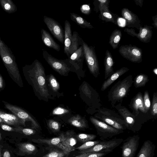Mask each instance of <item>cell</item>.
Returning a JSON list of instances; mask_svg holds the SVG:
<instances>
[{
	"mask_svg": "<svg viewBox=\"0 0 157 157\" xmlns=\"http://www.w3.org/2000/svg\"><path fill=\"white\" fill-rule=\"evenodd\" d=\"M64 139V133H62L58 137L49 139H33L32 141L36 143L44 144L50 146H54L61 149L68 154L71 151L67 147L63 145L62 143Z\"/></svg>",
	"mask_w": 157,
	"mask_h": 157,
	"instance_id": "16",
	"label": "cell"
},
{
	"mask_svg": "<svg viewBox=\"0 0 157 157\" xmlns=\"http://www.w3.org/2000/svg\"><path fill=\"white\" fill-rule=\"evenodd\" d=\"M101 140L92 141L86 142L83 143L81 146L76 148L75 149L80 151L86 150L89 148L100 143Z\"/></svg>",
	"mask_w": 157,
	"mask_h": 157,
	"instance_id": "39",
	"label": "cell"
},
{
	"mask_svg": "<svg viewBox=\"0 0 157 157\" xmlns=\"http://www.w3.org/2000/svg\"><path fill=\"white\" fill-rule=\"evenodd\" d=\"M3 157H10V153L8 151H5L3 154Z\"/></svg>",
	"mask_w": 157,
	"mask_h": 157,
	"instance_id": "47",
	"label": "cell"
},
{
	"mask_svg": "<svg viewBox=\"0 0 157 157\" xmlns=\"http://www.w3.org/2000/svg\"><path fill=\"white\" fill-rule=\"evenodd\" d=\"M134 1L137 5L139 6L142 7L143 0H134Z\"/></svg>",
	"mask_w": 157,
	"mask_h": 157,
	"instance_id": "46",
	"label": "cell"
},
{
	"mask_svg": "<svg viewBox=\"0 0 157 157\" xmlns=\"http://www.w3.org/2000/svg\"><path fill=\"white\" fill-rule=\"evenodd\" d=\"M82 39L78 33H72L71 25L67 20L64 22V52L69 57L82 45Z\"/></svg>",
	"mask_w": 157,
	"mask_h": 157,
	"instance_id": "4",
	"label": "cell"
},
{
	"mask_svg": "<svg viewBox=\"0 0 157 157\" xmlns=\"http://www.w3.org/2000/svg\"><path fill=\"white\" fill-rule=\"evenodd\" d=\"M44 21L52 34L59 42L64 43V31L61 25L54 19L44 16Z\"/></svg>",
	"mask_w": 157,
	"mask_h": 157,
	"instance_id": "12",
	"label": "cell"
},
{
	"mask_svg": "<svg viewBox=\"0 0 157 157\" xmlns=\"http://www.w3.org/2000/svg\"><path fill=\"white\" fill-rule=\"evenodd\" d=\"M149 81L148 76L147 75L140 74L136 77L133 82L135 87L138 88L144 86Z\"/></svg>",
	"mask_w": 157,
	"mask_h": 157,
	"instance_id": "31",
	"label": "cell"
},
{
	"mask_svg": "<svg viewBox=\"0 0 157 157\" xmlns=\"http://www.w3.org/2000/svg\"><path fill=\"white\" fill-rule=\"evenodd\" d=\"M68 58L70 63L74 66L75 69H82L84 59L82 45L80 46L76 51Z\"/></svg>",
	"mask_w": 157,
	"mask_h": 157,
	"instance_id": "19",
	"label": "cell"
},
{
	"mask_svg": "<svg viewBox=\"0 0 157 157\" xmlns=\"http://www.w3.org/2000/svg\"><path fill=\"white\" fill-rule=\"evenodd\" d=\"M75 138L79 141L84 143L87 142L92 141L97 137V136L93 134L80 133L75 136Z\"/></svg>",
	"mask_w": 157,
	"mask_h": 157,
	"instance_id": "33",
	"label": "cell"
},
{
	"mask_svg": "<svg viewBox=\"0 0 157 157\" xmlns=\"http://www.w3.org/2000/svg\"><path fill=\"white\" fill-rule=\"evenodd\" d=\"M29 77L36 94L40 99L48 100L50 95L47 86L45 70L38 60L35 61Z\"/></svg>",
	"mask_w": 157,
	"mask_h": 157,
	"instance_id": "1",
	"label": "cell"
},
{
	"mask_svg": "<svg viewBox=\"0 0 157 157\" xmlns=\"http://www.w3.org/2000/svg\"><path fill=\"white\" fill-rule=\"evenodd\" d=\"M90 120L95 127L97 134L101 140H105L124 132L100 121L94 117H90Z\"/></svg>",
	"mask_w": 157,
	"mask_h": 157,
	"instance_id": "6",
	"label": "cell"
},
{
	"mask_svg": "<svg viewBox=\"0 0 157 157\" xmlns=\"http://www.w3.org/2000/svg\"><path fill=\"white\" fill-rule=\"evenodd\" d=\"M151 115L154 116L157 115V92H154L153 95L152 104L150 107Z\"/></svg>",
	"mask_w": 157,
	"mask_h": 157,
	"instance_id": "37",
	"label": "cell"
},
{
	"mask_svg": "<svg viewBox=\"0 0 157 157\" xmlns=\"http://www.w3.org/2000/svg\"><path fill=\"white\" fill-rule=\"evenodd\" d=\"M69 112V111L64 108L58 107L55 108L53 111V115H59L64 114Z\"/></svg>",
	"mask_w": 157,
	"mask_h": 157,
	"instance_id": "42",
	"label": "cell"
},
{
	"mask_svg": "<svg viewBox=\"0 0 157 157\" xmlns=\"http://www.w3.org/2000/svg\"><path fill=\"white\" fill-rule=\"evenodd\" d=\"M114 108L125 122L127 125V129L134 133L140 130L141 124L136 121V117L125 107L119 103L115 105Z\"/></svg>",
	"mask_w": 157,
	"mask_h": 157,
	"instance_id": "8",
	"label": "cell"
},
{
	"mask_svg": "<svg viewBox=\"0 0 157 157\" xmlns=\"http://www.w3.org/2000/svg\"><path fill=\"white\" fill-rule=\"evenodd\" d=\"M123 140L122 138L101 140L100 143L91 147L80 151L78 153L82 154L89 152H98L106 151H110L112 152L114 149L120 145Z\"/></svg>",
	"mask_w": 157,
	"mask_h": 157,
	"instance_id": "11",
	"label": "cell"
},
{
	"mask_svg": "<svg viewBox=\"0 0 157 157\" xmlns=\"http://www.w3.org/2000/svg\"><path fill=\"white\" fill-rule=\"evenodd\" d=\"M84 82L81 86V90L85 96L91 101L98 109L101 107V100L98 93L92 88L87 83Z\"/></svg>",
	"mask_w": 157,
	"mask_h": 157,
	"instance_id": "15",
	"label": "cell"
},
{
	"mask_svg": "<svg viewBox=\"0 0 157 157\" xmlns=\"http://www.w3.org/2000/svg\"><path fill=\"white\" fill-rule=\"evenodd\" d=\"M138 135L130 136L123 140L121 147L122 157H135L139 145Z\"/></svg>",
	"mask_w": 157,
	"mask_h": 157,
	"instance_id": "10",
	"label": "cell"
},
{
	"mask_svg": "<svg viewBox=\"0 0 157 157\" xmlns=\"http://www.w3.org/2000/svg\"><path fill=\"white\" fill-rule=\"evenodd\" d=\"M109 6H105L99 8V18L106 22H111L115 25L117 24V17L109 10Z\"/></svg>",
	"mask_w": 157,
	"mask_h": 157,
	"instance_id": "25",
	"label": "cell"
},
{
	"mask_svg": "<svg viewBox=\"0 0 157 157\" xmlns=\"http://www.w3.org/2000/svg\"><path fill=\"white\" fill-rule=\"evenodd\" d=\"M114 64V62L112 54L107 50L105 52L104 60L105 79H106L114 72L113 68Z\"/></svg>",
	"mask_w": 157,
	"mask_h": 157,
	"instance_id": "24",
	"label": "cell"
},
{
	"mask_svg": "<svg viewBox=\"0 0 157 157\" xmlns=\"http://www.w3.org/2000/svg\"><path fill=\"white\" fill-rule=\"evenodd\" d=\"M3 122V121L2 119L0 117V123Z\"/></svg>",
	"mask_w": 157,
	"mask_h": 157,
	"instance_id": "51",
	"label": "cell"
},
{
	"mask_svg": "<svg viewBox=\"0 0 157 157\" xmlns=\"http://www.w3.org/2000/svg\"><path fill=\"white\" fill-rule=\"evenodd\" d=\"M111 152L110 151L98 152H89L80 154L75 157H103Z\"/></svg>",
	"mask_w": 157,
	"mask_h": 157,
	"instance_id": "34",
	"label": "cell"
},
{
	"mask_svg": "<svg viewBox=\"0 0 157 157\" xmlns=\"http://www.w3.org/2000/svg\"><path fill=\"white\" fill-rule=\"evenodd\" d=\"M0 126L3 130L11 132H17L16 128L12 127L6 124L1 123L0 124Z\"/></svg>",
	"mask_w": 157,
	"mask_h": 157,
	"instance_id": "43",
	"label": "cell"
},
{
	"mask_svg": "<svg viewBox=\"0 0 157 157\" xmlns=\"http://www.w3.org/2000/svg\"><path fill=\"white\" fill-rule=\"evenodd\" d=\"M155 145L149 140L145 141L142 145L136 157H153Z\"/></svg>",
	"mask_w": 157,
	"mask_h": 157,
	"instance_id": "21",
	"label": "cell"
},
{
	"mask_svg": "<svg viewBox=\"0 0 157 157\" xmlns=\"http://www.w3.org/2000/svg\"><path fill=\"white\" fill-rule=\"evenodd\" d=\"M4 103L5 107L13 114L25 121H28L31 122L33 128H38L39 127L36 121L27 112L17 106L6 102Z\"/></svg>",
	"mask_w": 157,
	"mask_h": 157,
	"instance_id": "14",
	"label": "cell"
},
{
	"mask_svg": "<svg viewBox=\"0 0 157 157\" xmlns=\"http://www.w3.org/2000/svg\"><path fill=\"white\" fill-rule=\"evenodd\" d=\"M3 60L4 62L7 64H11L13 63L12 60L8 56L4 57L3 58Z\"/></svg>",
	"mask_w": 157,
	"mask_h": 157,
	"instance_id": "44",
	"label": "cell"
},
{
	"mask_svg": "<svg viewBox=\"0 0 157 157\" xmlns=\"http://www.w3.org/2000/svg\"><path fill=\"white\" fill-rule=\"evenodd\" d=\"M2 139V137H1V135L0 132V141Z\"/></svg>",
	"mask_w": 157,
	"mask_h": 157,
	"instance_id": "52",
	"label": "cell"
},
{
	"mask_svg": "<svg viewBox=\"0 0 157 157\" xmlns=\"http://www.w3.org/2000/svg\"><path fill=\"white\" fill-rule=\"evenodd\" d=\"M47 125L49 128L53 132L59 131L61 128L60 124L52 119L48 120Z\"/></svg>",
	"mask_w": 157,
	"mask_h": 157,
	"instance_id": "35",
	"label": "cell"
},
{
	"mask_svg": "<svg viewBox=\"0 0 157 157\" xmlns=\"http://www.w3.org/2000/svg\"><path fill=\"white\" fill-rule=\"evenodd\" d=\"M151 26L144 25V27L141 26L139 29V32L137 33L133 29L126 28L124 30L125 32L133 37H136L142 42L147 43L149 42L152 35V29Z\"/></svg>",
	"mask_w": 157,
	"mask_h": 157,
	"instance_id": "13",
	"label": "cell"
},
{
	"mask_svg": "<svg viewBox=\"0 0 157 157\" xmlns=\"http://www.w3.org/2000/svg\"><path fill=\"white\" fill-rule=\"evenodd\" d=\"M132 110V113L136 117L139 114V111L143 113H146L144 108L143 96L140 92H139L131 100L129 105Z\"/></svg>",
	"mask_w": 157,
	"mask_h": 157,
	"instance_id": "18",
	"label": "cell"
},
{
	"mask_svg": "<svg viewBox=\"0 0 157 157\" xmlns=\"http://www.w3.org/2000/svg\"><path fill=\"white\" fill-rule=\"evenodd\" d=\"M41 33L42 40L46 46L49 48H53L57 52L60 51V46L54 40L48 32L45 30L42 29Z\"/></svg>",
	"mask_w": 157,
	"mask_h": 157,
	"instance_id": "23",
	"label": "cell"
},
{
	"mask_svg": "<svg viewBox=\"0 0 157 157\" xmlns=\"http://www.w3.org/2000/svg\"><path fill=\"white\" fill-rule=\"evenodd\" d=\"M80 10L81 13L86 15H89L91 13V9L89 4L82 5L80 7Z\"/></svg>",
	"mask_w": 157,
	"mask_h": 157,
	"instance_id": "41",
	"label": "cell"
},
{
	"mask_svg": "<svg viewBox=\"0 0 157 157\" xmlns=\"http://www.w3.org/2000/svg\"><path fill=\"white\" fill-rule=\"evenodd\" d=\"M2 78L0 76V88H2Z\"/></svg>",
	"mask_w": 157,
	"mask_h": 157,
	"instance_id": "49",
	"label": "cell"
},
{
	"mask_svg": "<svg viewBox=\"0 0 157 157\" xmlns=\"http://www.w3.org/2000/svg\"><path fill=\"white\" fill-rule=\"evenodd\" d=\"M75 136V133L72 131H67L64 134V139L62 143L71 151L75 150V147L77 143Z\"/></svg>",
	"mask_w": 157,
	"mask_h": 157,
	"instance_id": "26",
	"label": "cell"
},
{
	"mask_svg": "<svg viewBox=\"0 0 157 157\" xmlns=\"http://www.w3.org/2000/svg\"><path fill=\"white\" fill-rule=\"evenodd\" d=\"M133 82L132 75H129L122 80H119L110 89L108 98L112 107H114L117 102H121L128 94Z\"/></svg>",
	"mask_w": 157,
	"mask_h": 157,
	"instance_id": "2",
	"label": "cell"
},
{
	"mask_svg": "<svg viewBox=\"0 0 157 157\" xmlns=\"http://www.w3.org/2000/svg\"><path fill=\"white\" fill-rule=\"evenodd\" d=\"M143 101L144 108L147 113L150 109L151 105L150 97L147 90H146L144 92L143 96Z\"/></svg>",
	"mask_w": 157,
	"mask_h": 157,
	"instance_id": "36",
	"label": "cell"
},
{
	"mask_svg": "<svg viewBox=\"0 0 157 157\" xmlns=\"http://www.w3.org/2000/svg\"><path fill=\"white\" fill-rule=\"evenodd\" d=\"M153 72L154 73V74L157 76V68H154L153 70Z\"/></svg>",
	"mask_w": 157,
	"mask_h": 157,
	"instance_id": "50",
	"label": "cell"
},
{
	"mask_svg": "<svg viewBox=\"0 0 157 157\" xmlns=\"http://www.w3.org/2000/svg\"><path fill=\"white\" fill-rule=\"evenodd\" d=\"M48 77L46 78V81L48 82V86L54 92H57L59 89L60 85L59 83L54 76L52 74L47 76Z\"/></svg>",
	"mask_w": 157,
	"mask_h": 157,
	"instance_id": "32",
	"label": "cell"
},
{
	"mask_svg": "<svg viewBox=\"0 0 157 157\" xmlns=\"http://www.w3.org/2000/svg\"><path fill=\"white\" fill-rule=\"evenodd\" d=\"M129 70V68L125 67H123L114 72L104 82L101 88V90L104 91L106 90L115 81Z\"/></svg>",
	"mask_w": 157,
	"mask_h": 157,
	"instance_id": "22",
	"label": "cell"
},
{
	"mask_svg": "<svg viewBox=\"0 0 157 157\" xmlns=\"http://www.w3.org/2000/svg\"><path fill=\"white\" fill-rule=\"evenodd\" d=\"M121 36V31L120 30L116 29L112 32L109 38V43L113 49L118 47Z\"/></svg>",
	"mask_w": 157,
	"mask_h": 157,
	"instance_id": "30",
	"label": "cell"
},
{
	"mask_svg": "<svg viewBox=\"0 0 157 157\" xmlns=\"http://www.w3.org/2000/svg\"><path fill=\"white\" fill-rule=\"evenodd\" d=\"M119 52L122 57L132 62L139 63L142 61V50L136 46L131 44L122 45Z\"/></svg>",
	"mask_w": 157,
	"mask_h": 157,
	"instance_id": "9",
	"label": "cell"
},
{
	"mask_svg": "<svg viewBox=\"0 0 157 157\" xmlns=\"http://www.w3.org/2000/svg\"><path fill=\"white\" fill-rule=\"evenodd\" d=\"M19 155H31L36 152L37 149L33 144L29 143H24L17 144Z\"/></svg>",
	"mask_w": 157,
	"mask_h": 157,
	"instance_id": "27",
	"label": "cell"
},
{
	"mask_svg": "<svg viewBox=\"0 0 157 157\" xmlns=\"http://www.w3.org/2000/svg\"><path fill=\"white\" fill-rule=\"evenodd\" d=\"M16 127L17 129V132L23 133L26 135H33L36 133V131L32 129L23 128L20 126Z\"/></svg>",
	"mask_w": 157,
	"mask_h": 157,
	"instance_id": "40",
	"label": "cell"
},
{
	"mask_svg": "<svg viewBox=\"0 0 157 157\" xmlns=\"http://www.w3.org/2000/svg\"><path fill=\"white\" fill-rule=\"evenodd\" d=\"M68 154L63 151L55 149L52 150L42 157H64Z\"/></svg>",
	"mask_w": 157,
	"mask_h": 157,
	"instance_id": "38",
	"label": "cell"
},
{
	"mask_svg": "<svg viewBox=\"0 0 157 157\" xmlns=\"http://www.w3.org/2000/svg\"><path fill=\"white\" fill-rule=\"evenodd\" d=\"M4 7L6 10H9L10 8V6L9 4L6 3Z\"/></svg>",
	"mask_w": 157,
	"mask_h": 157,
	"instance_id": "48",
	"label": "cell"
},
{
	"mask_svg": "<svg viewBox=\"0 0 157 157\" xmlns=\"http://www.w3.org/2000/svg\"><path fill=\"white\" fill-rule=\"evenodd\" d=\"M43 55L44 58L51 67L62 75H67L69 71L75 69L70 63L68 58L63 60L59 59L44 50H43Z\"/></svg>",
	"mask_w": 157,
	"mask_h": 157,
	"instance_id": "5",
	"label": "cell"
},
{
	"mask_svg": "<svg viewBox=\"0 0 157 157\" xmlns=\"http://www.w3.org/2000/svg\"><path fill=\"white\" fill-rule=\"evenodd\" d=\"M84 59L89 70L95 78L99 75V67L95 50V47L89 46L82 40Z\"/></svg>",
	"mask_w": 157,
	"mask_h": 157,
	"instance_id": "7",
	"label": "cell"
},
{
	"mask_svg": "<svg viewBox=\"0 0 157 157\" xmlns=\"http://www.w3.org/2000/svg\"><path fill=\"white\" fill-rule=\"evenodd\" d=\"M71 125L79 128H88L87 121L79 115H77L70 118L68 121Z\"/></svg>",
	"mask_w": 157,
	"mask_h": 157,
	"instance_id": "28",
	"label": "cell"
},
{
	"mask_svg": "<svg viewBox=\"0 0 157 157\" xmlns=\"http://www.w3.org/2000/svg\"><path fill=\"white\" fill-rule=\"evenodd\" d=\"M70 14L71 20L81 27L90 29H91L93 28V26L90 23L87 21L82 17L79 15L74 13H70Z\"/></svg>",
	"mask_w": 157,
	"mask_h": 157,
	"instance_id": "29",
	"label": "cell"
},
{
	"mask_svg": "<svg viewBox=\"0 0 157 157\" xmlns=\"http://www.w3.org/2000/svg\"><path fill=\"white\" fill-rule=\"evenodd\" d=\"M121 15L125 20L126 25L128 27L136 28L139 30L142 26L140 20L138 16L126 8L121 10Z\"/></svg>",
	"mask_w": 157,
	"mask_h": 157,
	"instance_id": "17",
	"label": "cell"
},
{
	"mask_svg": "<svg viewBox=\"0 0 157 157\" xmlns=\"http://www.w3.org/2000/svg\"><path fill=\"white\" fill-rule=\"evenodd\" d=\"M152 19L153 21V23L152 25L154 26V27L157 28V15L153 16Z\"/></svg>",
	"mask_w": 157,
	"mask_h": 157,
	"instance_id": "45",
	"label": "cell"
},
{
	"mask_svg": "<svg viewBox=\"0 0 157 157\" xmlns=\"http://www.w3.org/2000/svg\"><path fill=\"white\" fill-rule=\"evenodd\" d=\"M0 117L3 122L9 125L16 127L20 126V125L25 126V121L13 114L7 113L0 110Z\"/></svg>",
	"mask_w": 157,
	"mask_h": 157,
	"instance_id": "20",
	"label": "cell"
},
{
	"mask_svg": "<svg viewBox=\"0 0 157 157\" xmlns=\"http://www.w3.org/2000/svg\"><path fill=\"white\" fill-rule=\"evenodd\" d=\"M0 157H1V152L0 150Z\"/></svg>",
	"mask_w": 157,
	"mask_h": 157,
	"instance_id": "53",
	"label": "cell"
},
{
	"mask_svg": "<svg viewBox=\"0 0 157 157\" xmlns=\"http://www.w3.org/2000/svg\"><path fill=\"white\" fill-rule=\"evenodd\" d=\"M94 117L119 130L127 129V125L123 117L115 112L104 107H101Z\"/></svg>",
	"mask_w": 157,
	"mask_h": 157,
	"instance_id": "3",
	"label": "cell"
}]
</instances>
